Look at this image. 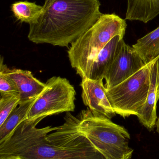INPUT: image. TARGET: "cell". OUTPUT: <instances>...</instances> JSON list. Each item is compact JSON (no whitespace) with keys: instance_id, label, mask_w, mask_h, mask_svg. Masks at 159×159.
<instances>
[{"instance_id":"6da1fadb","label":"cell","mask_w":159,"mask_h":159,"mask_svg":"<svg viewBox=\"0 0 159 159\" xmlns=\"http://www.w3.org/2000/svg\"><path fill=\"white\" fill-rule=\"evenodd\" d=\"M44 119L24 120L0 142V157L21 159H105L78 130L79 119L70 112L59 127L36 128Z\"/></svg>"},{"instance_id":"7a4b0ae2","label":"cell","mask_w":159,"mask_h":159,"mask_svg":"<svg viewBox=\"0 0 159 159\" xmlns=\"http://www.w3.org/2000/svg\"><path fill=\"white\" fill-rule=\"evenodd\" d=\"M99 0H45L40 16L29 24V40L68 47L103 14Z\"/></svg>"},{"instance_id":"3957f363","label":"cell","mask_w":159,"mask_h":159,"mask_svg":"<svg viewBox=\"0 0 159 159\" xmlns=\"http://www.w3.org/2000/svg\"><path fill=\"white\" fill-rule=\"evenodd\" d=\"M127 24L126 20L113 14H102L97 21L76 41L68 50L71 66L82 79L99 52L115 36L123 38Z\"/></svg>"},{"instance_id":"277c9868","label":"cell","mask_w":159,"mask_h":159,"mask_svg":"<svg viewBox=\"0 0 159 159\" xmlns=\"http://www.w3.org/2000/svg\"><path fill=\"white\" fill-rule=\"evenodd\" d=\"M78 130L105 159H131L130 135L123 126L91 111L88 107L77 116Z\"/></svg>"},{"instance_id":"5b68a950","label":"cell","mask_w":159,"mask_h":159,"mask_svg":"<svg viewBox=\"0 0 159 159\" xmlns=\"http://www.w3.org/2000/svg\"><path fill=\"white\" fill-rule=\"evenodd\" d=\"M159 57L118 85L106 89L107 97L116 114L124 118L137 116L146 101L152 69Z\"/></svg>"},{"instance_id":"8992f818","label":"cell","mask_w":159,"mask_h":159,"mask_svg":"<svg viewBox=\"0 0 159 159\" xmlns=\"http://www.w3.org/2000/svg\"><path fill=\"white\" fill-rule=\"evenodd\" d=\"M76 95L75 89L68 80L53 76L47 80L44 89L32 105L27 120L44 119L63 112H74Z\"/></svg>"},{"instance_id":"52a82bcc","label":"cell","mask_w":159,"mask_h":159,"mask_svg":"<svg viewBox=\"0 0 159 159\" xmlns=\"http://www.w3.org/2000/svg\"><path fill=\"white\" fill-rule=\"evenodd\" d=\"M132 47L122 40L117 55L105 76L106 89L118 85L145 65Z\"/></svg>"},{"instance_id":"ba28073f","label":"cell","mask_w":159,"mask_h":159,"mask_svg":"<svg viewBox=\"0 0 159 159\" xmlns=\"http://www.w3.org/2000/svg\"><path fill=\"white\" fill-rule=\"evenodd\" d=\"M82 100L91 111L111 119L115 116L106 94L103 80L82 79L80 83Z\"/></svg>"},{"instance_id":"9c48e42d","label":"cell","mask_w":159,"mask_h":159,"mask_svg":"<svg viewBox=\"0 0 159 159\" xmlns=\"http://www.w3.org/2000/svg\"><path fill=\"white\" fill-rule=\"evenodd\" d=\"M0 69L16 83L18 91L19 104L37 98L45 87V83L36 79L31 72L8 68L4 63L3 58L2 57L0 59Z\"/></svg>"},{"instance_id":"30bf717a","label":"cell","mask_w":159,"mask_h":159,"mask_svg":"<svg viewBox=\"0 0 159 159\" xmlns=\"http://www.w3.org/2000/svg\"><path fill=\"white\" fill-rule=\"evenodd\" d=\"M159 100V57L152 69L150 88L146 101L137 116L139 122L150 131L156 126L157 120V103Z\"/></svg>"},{"instance_id":"8fae6325","label":"cell","mask_w":159,"mask_h":159,"mask_svg":"<svg viewBox=\"0 0 159 159\" xmlns=\"http://www.w3.org/2000/svg\"><path fill=\"white\" fill-rule=\"evenodd\" d=\"M123 39L121 36L117 35L102 49L91 64L86 79H104L107 70L117 55Z\"/></svg>"},{"instance_id":"7c38bea8","label":"cell","mask_w":159,"mask_h":159,"mask_svg":"<svg viewBox=\"0 0 159 159\" xmlns=\"http://www.w3.org/2000/svg\"><path fill=\"white\" fill-rule=\"evenodd\" d=\"M159 15V0H128L126 19L147 23Z\"/></svg>"},{"instance_id":"4fadbf2b","label":"cell","mask_w":159,"mask_h":159,"mask_svg":"<svg viewBox=\"0 0 159 159\" xmlns=\"http://www.w3.org/2000/svg\"><path fill=\"white\" fill-rule=\"evenodd\" d=\"M132 47L145 64L158 57L159 26L154 30L138 39Z\"/></svg>"},{"instance_id":"5bb4252c","label":"cell","mask_w":159,"mask_h":159,"mask_svg":"<svg viewBox=\"0 0 159 159\" xmlns=\"http://www.w3.org/2000/svg\"><path fill=\"white\" fill-rule=\"evenodd\" d=\"M36 98L20 104L0 126V142L4 140L21 122L27 120L28 113Z\"/></svg>"},{"instance_id":"9a60e30c","label":"cell","mask_w":159,"mask_h":159,"mask_svg":"<svg viewBox=\"0 0 159 159\" xmlns=\"http://www.w3.org/2000/svg\"><path fill=\"white\" fill-rule=\"evenodd\" d=\"M11 11L17 20L28 23L33 22L40 16L43 6L27 1L16 2L11 5Z\"/></svg>"},{"instance_id":"2e32d148","label":"cell","mask_w":159,"mask_h":159,"mask_svg":"<svg viewBox=\"0 0 159 159\" xmlns=\"http://www.w3.org/2000/svg\"><path fill=\"white\" fill-rule=\"evenodd\" d=\"M18 95L1 96L0 99V126L2 125L10 113L19 104Z\"/></svg>"},{"instance_id":"e0dca14e","label":"cell","mask_w":159,"mask_h":159,"mask_svg":"<svg viewBox=\"0 0 159 159\" xmlns=\"http://www.w3.org/2000/svg\"><path fill=\"white\" fill-rule=\"evenodd\" d=\"M0 94L1 96L18 95V91L13 80L0 69Z\"/></svg>"},{"instance_id":"ac0fdd59","label":"cell","mask_w":159,"mask_h":159,"mask_svg":"<svg viewBox=\"0 0 159 159\" xmlns=\"http://www.w3.org/2000/svg\"><path fill=\"white\" fill-rule=\"evenodd\" d=\"M0 159H21L20 157L17 156H7V157H2Z\"/></svg>"},{"instance_id":"d6986e66","label":"cell","mask_w":159,"mask_h":159,"mask_svg":"<svg viewBox=\"0 0 159 159\" xmlns=\"http://www.w3.org/2000/svg\"><path fill=\"white\" fill-rule=\"evenodd\" d=\"M156 127H157V131L159 134V116L157 120V123H156Z\"/></svg>"}]
</instances>
